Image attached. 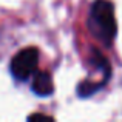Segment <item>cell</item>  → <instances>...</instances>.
<instances>
[{
	"mask_svg": "<svg viewBox=\"0 0 122 122\" xmlns=\"http://www.w3.org/2000/svg\"><path fill=\"white\" fill-rule=\"evenodd\" d=\"M86 26L96 40H99L104 46L110 48L117 34L113 3L110 0H94L90 8Z\"/></svg>",
	"mask_w": 122,
	"mask_h": 122,
	"instance_id": "1",
	"label": "cell"
},
{
	"mask_svg": "<svg viewBox=\"0 0 122 122\" xmlns=\"http://www.w3.org/2000/svg\"><path fill=\"white\" fill-rule=\"evenodd\" d=\"M39 66V50L34 46H28L20 50L9 63V71L15 81H26Z\"/></svg>",
	"mask_w": 122,
	"mask_h": 122,
	"instance_id": "2",
	"label": "cell"
},
{
	"mask_svg": "<svg viewBox=\"0 0 122 122\" xmlns=\"http://www.w3.org/2000/svg\"><path fill=\"white\" fill-rule=\"evenodd\" d=\"M31 90L39 97H48V96H51L54 93V83H53L51 74L48 71H36L33 74Z\"/></svg>",
	"mask_w": 122,
	"mask_h": 122,
	"instance_id": "3",
	"label": "cell"
}]
</instances>
